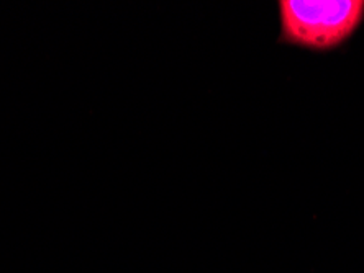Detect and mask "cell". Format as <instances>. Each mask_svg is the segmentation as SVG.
<instances>
[{"label":"cell","instance_id":"1","mask_svg":"<svg viewBox=\"0 0 364 273\" xmlns=\"http://www.w3.org/2000/svg\"><path fill=\"white\" fill-rule=\"evenodd\" d=\"M282 38L294 45L326 50L345 41L364 15L361 0H282Z\"/></svg>","mask_w":364,"mask_h":273}]
</instances>
